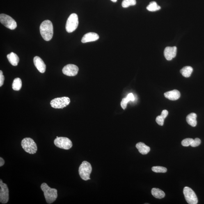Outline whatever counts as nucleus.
Returning a JSON list of instances; mask_svg holds the SVG:
<instances>
[{
    "label": "nucleus",
    "mask_w": 204,
    "mask_h": 204,
    "mask_svg": "<svg viewBox=\"0 0 204 204\" xmlns=\"http://www.w3.org/2000/svg\"><path fill=\"white\" fill-rule=\"evenodd\" d=\"M201 140H200L199 138H196L193 141L192 143L191 144V145L192 147L198 146L201 144Z\"/></svg>",
    "instance_id": "obj_28"
},
{
    "label": "nucleus",
    "mask_w": 204,
    "mask_h": 204,
    "mask_svg": "<svg viewBox=\"0 0 204 204\" xmlns=\"http://www.w3.org/2000/svg\"><path fill=\"white\" fill-rule=\"evenodd\" d=\"M35 66L41 73H44L46 70V65L43 60L40 57H35L33 59Z\"/></svg>",
    "instance_id": "obj_13"
},
{
    "label": "nucleus",
    "mask_w": 204,
    "mask_h": 204,
    "mask_svg": "<svg viewBox=\"0 0 204 204\" xmlns=\"http://www.w3.org/2000/svg\"><path fill=\"white\" fill-rule=\"evenodd\" d=\"M168 111L166 110H163L161 112V115L157 116L156 119V121L159 125L162 126L164 125L165 119L167 116Z\"/></svg>",
    "instance_id": "obj_20"
},
{
    "label": "nucleus",
    "mask_w": 204,
    "mask_h": 204,
    "mask_svg": "<svg viewBox=\"0 0 204 204\" xmlns=\"http://www.w3.org/2000/svg\"><path fill=\"white\" fill-rule=\"evenodd\" d=\"M40 31L41 35L44 40H51L54 35V27L51 21L48 20L43 21L40 25Z\"/></svg>",
    "instance_id": "obj_1"
},
{
    "label": "nucleus",
    "mask_w": 204,
    "mask_h": 204,
    "mask_svg": "<svg viewBox=\"0 0 204 204\" xmlns=\"http://www.w3.org/2000/svg\"><path fill=\"white\" fill-rule=\"evenodd\" d=\"M78 18L77 14L72 13L67 21L65 28L67 32L72 33L75 31L78 26Z\"/></svg>",
    "instance_id": "obj_5"
},
{
    "label": "nucleus",
    "mask_w": 204,
    "mask_h": 204,
    "mask_svg": "<svg viewBox=\"0 0 204 204\" xmlns=\"http://www.w3.org/2000/svg\"><path fill=\"white\" fill-rule=\"evenodd\" d=\"M40 188L44 192V197L48 204L52 203L55 201L58 197L57 190L51 188L45 183L41 184Z\"/></svg>",
    "instance_id": "obj_2"
},
{
    "label": "nucleus",
    "mask_w": 204,
    "mask_h": 204,
    "mask_svg": "<svg viewBox=\"0 0 204 204\" xmlns=\"http://www.w3.org/2000/svg\"><path fill=\"white\" fill-rule=\"evenodd\" d=\"M160 9L161 7L158 5L157 3L155 1L150 2L149 4L147 7V9L150 12L157 11L160 10Z\"/></svg>",
    "instance_id": "obj_24"
},
{
    "label": "nucleus",
    "mask_w": 204,
    "mask_h": 204,
    "mask_svg": "<svg viewBox=\"0 0 204 204\" xmlns=\"http://www.w3.org/2000/svg\"><path fill=\"white\" fill-rule=\"evenodd\" d=\"M99 36L97 33L90 32L86 34L82 39L81 42L82 43H85L87 42L95 41L98 40Z\"/></svg>",
    "instance_id": "obj_14"
},
{
    "label": "nucleus",
    "mask_w": 204,
    "mask_h": 204,
    "mask_svg": "<svg viewBox=\"0 0 204 204\" xmlns=\"http://www.w3.org/2000/svg\"><path fill=\"white\" fill-rule=\"evenodd\" d=\"M21 145L24 150L30 154H35L38 150L36 143L32 138H24L21 141Z\"/></svg>",
    "instance_id": "obj_3"
},
{
    "label": "nucleus",
    "mask_w": 204,
    "mask_h": 204,
    "mask_svg": "<svg viewBox=\"0 0 204 204\" xmlns=\"http://www.w3.org/2000/svg\"><path fill=\"white\" fill-rule=\"evenodd\" d=\"M54 143L58 148L65 150L71 148L73 145L72 141L69 138L64 137L56 138L54 140Z\"/></svg>",
    "instance_id": "obj_8"
},
{
    "label": "nucleus",
    "mask_w": 204,
    "mask_h": 204,
    "mask_svg": "<svg viewBox=\"0 0 204 204\" xmlns=\"http://www.w3.org/2000/svg\"><path fill=\"white\" fill-rule=\"evenodd\" d=\"M136 147L139 151L140 153L143 155H146L148 154L150 150L149 147L142 142H139L136 144Z\"/></svg>",
    "instance_id": "obj_16"
},
{
    "label": "nucleus",
    "mask_w": 204,
    "mask_h": 204,
    "mask_svg": "<svg viewBox=\"0 0 204 204\" xmlns=\"http://www.w3.org/2000/svg\"><path fill=\"white\" fill-rule=\"evenodd\" d=\"M197 115L196 113H191L186 117V121L191 126L194 127L197 125Z\"/></svg>",
    "instance_id": "obj_18"
},
{
    "label": "nucleus",
    "mask_w": 204,
    "mask_h": 204,
    "mask_svg": "<svg viewBox=\"0 0 204 204\" xmlns=\"http://www.w3.org/2000/svg\"><path fill=\"white\" fill-rule=\"evenodd\" d=\"M165 97L168 100L175 101L178 100L180 97V93L178 90H173L166 92L164 94Z\"/></svg>",
    "instance_id": "obj_15"
},
{
    "label": "nucleus",
    "mask_w": 204,
    "mask_h": 204,
    "mask_svg": "<svg viewBox=\"0 0 204 204\" xmlns=\"http://www.w3.org/2000/svg\"><path fill=\"white\" fill-rule=\"evenodd\" d=\"M193 70V68L191 67L185 66L180 70V73L184 77L188 78L190 77Z\"/></svg>",
    "instance_id": "obj_22"
},
{
    "label": "nucleus",
    "mask_w": 204,
    "mask_h": 204,
    "mask_svg": "<svg viewBox=\"0 0 204 204\" xmlns=\"http://www.w3.org/2000/svg\"><path fill=\"white\" fill-rule=\"evenodd\" d=\"M5 164V161L2 158H0V167H2Z\"/></svg>",
    "instance_id": "obj_30"
},
{
    "label": "nucleus",
    "mask_w": 204,
    "mask_h": 204,
    "mask_svg": "<svg viewBox=\"0 0 204 204\" xmlns=\"http://www.w3.org/2000/svg\"><path fill=\"white\" fill-rule=\"evenodd\" d=\"M0 202L2 204H6L9 199V190L6 184L3 183L2 180H0Z\"/></svg>",
    "instance_id": "obj_10"
},
{
    "label": "nucleus",
    "mask_w": 204,
    "mask_h": 204,
    "mask_svg": "<svg viewBox=\"0 0 204 204\" xmlns=\"http://www.w3.org/2000/svg\"><path fill=\"white\" fill-rule=\"evenodd\" d=\"M152 171L156 173H165L167 171V168L162 166H154L152 168Z\"/></svg>",
    "instance_id": "obj_26"
},
{
    "label": "nucleus",
    "mask_w": 204,
    "mask_h": 204,
    "mask_svg": "<svg viewBox=\"0 0 204 204\" xmlns=\"http://www.w3.org/2000/svg\"><path fill=\"white\" fill-rule=\"evenodd\" d=\"M70 102L69 97H64L53 99L51 101L50 105L55 109H63L69 105Z\"/></svg>",
    "instance_id": "obj_6"
},
{
    "label": "nucleus",
    "mask_w": 204,
    "mask_h": 204,
    "mask_svg": "<svg viewBox=\"0 0 204 204\" xmlns=\"http://www.w3.org/2000/svg\"><path fill=\"white\" fill-rule=\"evenodd\" d=\"M9 62L13 66H17L19 61V58L17 55L13 52H11L7 55Z\"/></svg>",
    "instance_id": "obj_17"
},
{
    "label": "nucleus",
    "mask_w": 204,
    "mask_h": 204,
    "mask_svg": "<svg viewBox=\"0 0 204 204\" xmlns=\"http://www.w3.org/2000/svg\"><path fill=\"white\" fill-rule=\"evenodd\" d=\"M134 100L135 97L133 94L132 93H129L126 98L122 99L121 103V105L122 109L125 110L127 107V104L128 102Z\"/></svg>",
    "instance_id": "obj_21"
},
{
    "label": "nucleus",
    "mask_w": 204,
    "mask_h": 204,
    "mask_svg": "<svg viewBox=\"0 0 204 204\" xmlns=\"http://www.w3.org/2000/svg\"><path fill=\"white\" fill-rule=\"evenodd\" d=\"M0 22L5 27L11 30L15 29L17 27V23L11 17L4 14L0 15Z\"/></svg>",
    "instance_id": "obj_7"
},
{
    "label": "nucleus",
    "mask_w": 204,
    "mask_h": 204,
    "mask_svg": "<svg viewBox=\"0 0 204 204\" xmlns=\"http://www.w3.org/2000/svg\"><path fill=\"white\" fill-rule=\"evenodd\" d=\"M183 194L187 203L189 204H197L198 200L196 193L193 190L188 187H185L183 189Z\"/></svg>",
    "instance_id": "obj_9"
},
{
    "label": "nucleus",
    "mask_w": 204,
    "mask_h": 204,
    "mask_svg": "<svg viewBox=\"0 0 204 204\" xmlns=\"http://www.w3.org/2000/svg\"><path fill=\"white\" fill-rule=\"evenodd\" d=\"M4 79V76L3 75L2 72L1 70L0 71V87H1L3 85Z\"/></svg>",
    "instance_id": "obj_29"
},
{
    "label": "nucleus",
    "mask_w": 204,
    "mask_h": 204,
    "mask_svg": "<svg viewBox=\"0 0 204 204\" xmlns=\"http://www.w3.org/2000/svg\"><path fill=\"white\" fill-rule=\"evenodd\" d=\"M151 193L152 196L154 197L158 198V199H162L165 196V194L164 192L160 189L157 188H152Z\"/></svg>",
    "instance_id": "obj_19"
},
{
    "label": "nucleus",
    "mask_w": 204,
    "mask_h": 204,
    "mask_svg": "<svg viewBox=\"0 0 204 204\" xmlns=\"http://www.w3.org/2000/svg\"><path fill=\"white\" fill-rule=\"evenodd\" d=\"M111 1L113 2H116L117 1V0H111Z\"/></svg>",
    "instance_id": "obj_31"
},
{
    "label": "nucleus",
    "mask_w": 204,
    "mask_h": 204,
    "mask_svg": "<svg viewBox=\"0 0 204 204\" xmlns=\"http://www.w3.org/2000/svg\"><path fill=\"white\" fill-rule=\"evenodd\" d=\"M92 171L91 164L87 161H83L79 168L80 176L83 180L87 181L90 180V175Z\"/></svg>",
    "instance_id": "obj_4"
},
{
    "label": "nucleus",
    "mask_w": 204,
    "mask_h": 204,
    "mask_svg": "<svg viewBox=\"0 0 204 204\" xmlns=\"http://www.w3.org/2000/svg\"><path fill=\"white\" fill-rule=\"evenodd\" d=\"M78 71V67L77 65L72 64L65 65L62 70L64 74L70 77H73L77 75Z\"/></svg>",
    "instance_id": "obj_11"
},
{
    "label": "nucleus",
    "mask_w": 204,
    "mask_h": 204,
    "mask_svg": "<svg viewBox=\"0 0 204 204\" xmlns=\"http://www.w3.org/2000/svg\"><path fill=\"white\" fill-rule=\"evenodd\" d=\"M136 4V0H123L122 2V6L123 8H127L130 6H134Z\"/></svg>",
    "instance_id": "obj_25"
},
{
    "label": "nucleus",
    "mask_w": 204,
    "mask_h": 204,
    "mask_svg": "<svg viewBox=\"0 0 204 204\" xmlns=\"http://www.w3.org/2000/svg\"><path fill=\"white\" fill-rule=\"evenodd\" d=\"M194 139L192 138H187L184 139L182 142V145L183 146L187 147L191 145V144L192 143Z\"/></svg>",
    "instance_id": "obj_27"
},
{
    "label": "nucleus",
    "mask_w": 204,
    "mask_h": 204,
    "mask_svg": "<svg viewBox=\"0 0 204 204\" xmlns=\"http://www.w3.org/2000/svg\"><path fill=\"white\" fill-rule=\"evenodd\" d=\"M22 86V81L20 78H16L14 80L13 84H12V88L14 90L18 91L21 89Z\"/></svg>",
    "instance_id": "obj_23"
},
{
    "label": "nucleus",
    "mask_w": 204,
    "mask_h": 204,
    "mask_svg": "<svg viewBox=\"0 0 204 204\" xmlns=\"http://www.w3.org/2000/svg\"><path fill=\"white\" fill-rule=\"evenodd\" d=\"M177 48L176 47H167L165 49L164 55L165 58L168 61H171L176 56Z\"/></svg>",
    "instance_id": "obj_12"
}]
</instances>
